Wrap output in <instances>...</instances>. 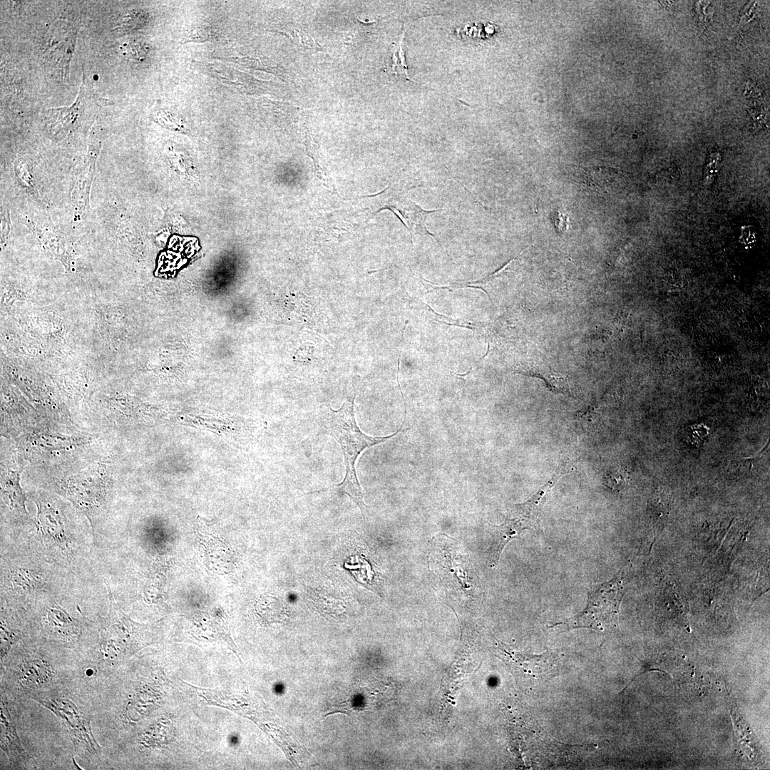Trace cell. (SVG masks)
Returning <instances> with one entry per match:
<instances>
[{
    "label": "cell",
    "mask_w": 770,
    "mask_h": 770,
    "mask_svg": "<svg viewBox=\"0 0 770 770\" xmlns=\"http://www.w3.org/2000/svg\"><path fill=\"white\" fill-rule=\"evenodd\" d=\"M51 677V668L45 661L29 659L21 665L19 681L22 686L31 688L43 684Z\"/></svg>",
    "instance_id": "obj_12"
},
{
    "label": "cell",
    "mask_w": 770,
    "mask_h": 770,
    "mask_svg": "<svg viewBox=\"0 0 770 770\" xmlns=\"http://www.w3.org/2000/svg\"><path fill=\"white\" fill-rule=\"evenodd\" d=\"M108 623L101 643L102 654L108 662H117L152 642L145 625L134 622L112 605Z\"/></svg>",
    "instance_id": "obj_4"
},
{
    "label": "cell",
    "mask_w": 770,
    "mask_h": 770,
    "mask_svg": "<svg viewBox=\"0 0 770 770\" xmlns=\"http://www.w3.org/2000/svg\"><path fill=\"white\" fill-rule=\"evenodd\" d=\"M101 146L102 135L100 125L96 123L92 126L88 150L74 178L71 190L72 207L77 215L84 214L89 207L91 188Z\"/></svg>",
    "instance_id": "obj_7"
},
{
    "label": "cell",
    "mask_w": 770,
    "mask_h": 770,
    "mask_svg": "<svg viewBox=\"0 0 770 770\" xmlns=\"http://www.w3.org/2000/svg\"><path fill=\"white\" fill-rule=\"evenodd\" d=\"M568 462L560 466L550 478L529 499L522 503L513 504L507 512L504 521L494 527L488 548V560L491 567H495L505 545L513 539L518 538L525 530L538 527L542 508L546 496L560 478L571 471Z\"/></svg>",
    "instance_id": "obj_2"
},
{
    "label": "cell",
    "mask_w": 770,
    "mask_h": 770,
    "mask_svg": "<svg viewBox=\"0 0 770 770\" xmlns=\"http://www.w3.org/2000/svg\"><path fill=\"white\" fill-rule=\"evenodd\" d=\"M306 149L307 153L314 162V175L327 187H333V180L324 165H322V162L320 159L319 153L315 148L314 143H309V140L308 142L307 141Z\"/></svg>",
    "instance_id": "obj_13"
},
{
    "label": "cell",
    "mask_w": 770,
    "mask_h": 770,
    "mask_svg": "<svg viewBox=\"0 0 770 770\" xmlns=\"http://www.w3.org/2000/svg\"><path fill=\"white\" fill-rule=\"evenodd\" d=\"M436 322H439V323L444 324H448V325H450V326H457V327H464V328H466V329H470L474 332L473 328H472V327H471L469 326L461 325V324H458L447 323V322H442V321H440V320H436Z\"/></svg>",
    "instance_id": "obj_21"
},
{
    "label": "cell",
    "mask_w": 770,
    "mask_h": 770,
    "mask_svg": "<svg viewBox=\"0 0 770 770\" xmlns=\"http://www.w3.org/2000/svg\"><path fill=\"white\" fill-rule=\"evenodd\" d=\"M14 170L19 180L22 185L27 188H32L33 178L28 165L21 159H17L14 163Z\"/></svg>",
    "instance_id": "obj_18"
},
{
    "label": "cell",
    "mask_w": 770,
    "mask_h": 770,
    "mask_svg": "<svg viewBox=\"0 0 770 770\" xmlns=\"http://www.w3.org/2000/svg\"><path fill=\"white\" fill-rule=\"evenodd\" d=\"M617 401L615 394L607 392L594 400L585 408L575 412L573 419L581 425L595 426Z\"/></svg>",
    "instance_id": "obj_11"
},
{
    "label": "cell",
    "mask_w": 770,
    "mask_h": 770,
    "mask_svg": "<svg viewBox=\"0 0 770 770\" xmlns=\"http://www.w3.org/2000/svg\"><path fill=\"white\" fill-rule=\"evenodd\" d=\"M1 237H4L6 235H8L9 233L10 220H9V212L7 211H6V210L3 211V210L1 209Z\"/></svg>",
    "instance_id": "obj_20"
},
{
    "label": "cell",
    "mask_w": 770,
    "mask_h": 770,
    "mask_svg": "<svg viewBox=\"0 0 770 770\" xmlns=\"http://www.w3.org/2000/svg\"><path fill=\"white\" fill-rule=\"evenodd\" d=\"M120 50L125 58L134 62H140L145 58L149 48L140 41L128 40L121 45Z\"/></svg>",
    "instance_id": "obj_14"
},
{
    "label": "cell",
    "mask_w": 770,
    "mask_h": 770,
    "mask_svg": "<svg viewBox=\"0 0 770 770\" xmlns=\"http://www.w3.org/2000/svg\"><path fill=\"white\" fill-rule=\"evenodd\" d=\"M77 34L76 26L62 19L56 21L46 34L43 58L58 71L63 82L68 80L70 61L75 49Z\"/></svg>",
    "instance_id": "obj_5"
},
{
    "label": "cell",
    "mask_w": 770,
    "mask_h": 770,
    "mask_svg": "<svg viewBox=\"0 0 770 770\" xmlns=\"http://www.w3.org/2000/svg\"><path fill=\"white\" fill-rule=\"evenodd\" d=\"M42 705L53 712L64 723L73 737L91 753L99 748L92 734L89 721L78 710L74 704L68 699H51L39 700Z\"/></svg>",
    "instance_id": "obj_8"
},
{
    "label": "cell",
    "mask_w": 770,
    "mask_h": 770,
    "mask_svg": "<svg viewBox=\"0 0 770 770\" xmlns=\"http://www.w3.org/2000/svg\"><path fill=\"white\" fill-rule=\"evenodd\" d=\"M294 34L297 41L303 46L311 48H317L318 47H319V45H318L317 42H315V41L304 31L296 29L294 31Z\"/></svg>",
    "instance_id": "obj_19"
},
{
    "label": "cell",
    "mask_w": 770,
    "mask_h": 770,
    "mask_svg": "<svg viewBox=\"0 0 770 770\" xmlns=\"http://www.w3.org/2000/svg\"><path fill=\"white\" fill-rule=\"evenodd\" d=\"M622 590L621 578L617 575L610 580L590 590L587 605L582 611L550 627L561 626L567 630L587 628L605 631L615 627L618 621Z\"/></svg>",
    "instance_id": "obj_3"
},
{
    "label": "cell",
    "mask_w": 770,
    "mask_h": 770,
    "mask_svg": "<svg viewBox=\"0 0 770 770\" xmlns=\"http://www.w3.org/2000/svg\"><path fill=\"white\" fill-rule=\"evenodd\" d=\"M514 373L536 377L543 381L544 386L550 391L565 396H572L570 382L566 376L553 371L540 363L523 365L515 369Z\"/></svg>",
    "instance_id": "obj_9"
},
{
    "label": "cell",
    "mask_w": 770,
    "mask_h": 770,
    "mask_svg": "<svg viewBox=\"0 0 770 770\" xmlns=\"http://www.w3.org/2000/svg\"><path fill=\"white\" fill-rule=\"evenodd\" d=\"M629 479L628 473L625 468L616 466L610 468L605 475V485L613 491H620L625 488Z\"/></svg>",
    "instance_id": "obj_16"
},
{
    "label": "cell",
    "mask_w": 770,
    "mask_h": 770,
    "mask_svg": "<svg viewBox=\"0 0 770 770\" xmlns=\"http://www.w3.org/2000/svg\"><path fill=\"white\" fill-rule=\"evenodd\" d=\"M319 423L324 432L334 437L340 445L345 463V476L337 487L346 493L357 505L364 517L366 505L356 476L355 463L359 454L366 448L384 443L400 432L404 422L395 433L387 436L372 437L364 433L356 424L354 411V399L346 401L337 411L329 408L319 416Z\"/></svg>",
    "instance_id": "obj_1"
},
{
    "label": "cell",
    "mask_w": 770,
    "mask_h": 770,
    "mask_svg": "<svg viewBox=\"0 0 770 770\" xmlns=\"http://www.w3.org/2000/svg\"><path fill=\"white\" fill-rule=\"evenodd\" d=\"M100 99L96 98L94 93L83 74L78 96L70 107L51 108L46 111L48 128L54 135H62L71 131L85 118L94 115Z\"/></svg>",
    "instance_id": "obj_6"
},
{
    "label": "cell",
    "mask_w": 770,
    "mask_h": 770,
    "mask_svg": "<svg viewBox=\"0 0 770 770\" xmlns=\"http://www.w3.org/2000/svg\"><path fill=\"white\" fill-rule=\"evenodd\" d=\"M48 617L53 627L58 628L66 629L68 627H72L73 625V620L68 616L66 612L60 610H51L48 615Z\"/></svg>",
    "instance_id": "obj_17"
},
{
    "label": "cell",
    "mask_w": 770,
    "mask_h": 770,
    "mask_svg": "<svg viewBox=\"0 0 770 770\" xmlns=\"http://www.w3.org/2000/svg\"><path fill=\"white\" fill-rule=\"evenodd\" d=\"M1 748L7 754L10 760L19 761L25 758L26 753L21 745L7 708L2 702L1 705Z\"/></svg>",
    "instance_id": "obj_10"
},
{
    "label": "cell",
    "mask_w": 770,
    "mask_h": 770,
    "mask_svg": "<svg viewBox=\"0 0 770 770\" xmlns=\"http://www.w3.org/2000/svg\"><path fill=\"white\" fill-rule=\"evenodd\" d=\"M404 36V32L403 31L400 40L399 41V43L397 44V46L394 44L396 47L392 53V64L391 66V72L394 73L395 75L402 76L406 80L414 81V83H418L417 81L409 78L408 76L405 54L401 45Z\"/></svg>",
    "instance_id": "obj_15"
}]
</instances>
